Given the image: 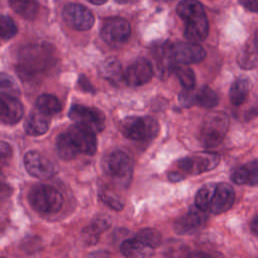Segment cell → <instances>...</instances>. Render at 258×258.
I'll return each instance as SVG.
<instances>
[{
	"label": "cell",
	"instance_id": "8",
	"mask_svg": "<svg viewBox=\"0 0 258 258\" xmlns=\"http://www.w3.org/2000/svg\"><path fill=\"white\" fill-rule=\"evenodd\" d=\"M69 117L79 125H83L95 131L101 132L105 128V115L94 107L85 105H73L69 111Z\"/></svg>",
	"mask_w": 258,
	"mask_h": 258
},
{
	"label": "cell",
	"instance_id": "38",
	"mask_svg": "<svg viewBox=\"0 0 258 258\" xmlns=\"http://www.w3.org/2000/svg\"><path fill=\"white\" fill-rule=\"evenodd\" d=\"M250 229H251V231H252L253 234L258 235V215L255 216V217L253 218V220L251 221Z\"/></svg>",
	"mask_w": 258,
	"mask_h": 258
},
{
	"label": "cell",
	"instance_id": "39",
	"mask_svg": "<svg viewBox=\"0 0 258 258\" xmlns=\"http://www.w3.org/2000/svg\"><path fill=\"white\" fill-rule=\"evenodd\" d=\"M183 177H184V175L181 174V173H179V172H177V171H175V172H170L169 175H168V178H169L170 180H172V181H178V180L182 179Z\"/></svg>",
	"mask_w": 258,
	"mask_h": 258
},
{
	"label": "cell",
	"instance_id": "7",
	"mask_svg": "<svg viewBox=\"0 0 258 258\" xmlns=\"http://www.w3.org/2000/svg\"><path fill=\"white\" fill-rule=\"evenodd\" d=\"M220 162V155L216 152H200L181 158L177 167L183 173L197 175L214 169Z\"/></svg>",
	"mask_w": 258,
	"mask_h": 258
},
{
	"label": "cell",
	"instance_id": "6",
	"mask_svg": "<svg viewBox=\"0 0 258 258\" xmlns=\"http://www.w3.org/2000/svg\"><path fill=\"white\" fill-rule=\"evenodd\" d=\"M102 168L105 175L115 182L125 185L131 177L132 161L124 151L115 150L103 158Z\"/></svg>",
	"mask_w": 258,
	"mask_h": 258
},
{
	"label": "cell",
	"instance_id": "29",
	"mask_svg": "<svg viewBox=\"0 0 258 258\" xmlns=\"http://www.w3.org/2000/svg\"><path fill=\"white\" fill-rule=\"evenodd\" d=\"M136 238L141 241L144 245L150 247V248H156L160 246L161 244V234L152 228H146L142 229L137 233Z\"/></svg>",
	"mask_w": 258,
	"mask_h": 258
},
{
	"label": "cell",
	"instance_id": "42",
	"mask_svg": "<svg viewBox=\"0 0 258 258\" xmlns=\"http://www.w3.org/2000/svg\"><path fill=\"white\" fill-rule=\"evenodd\" d=\"M117 2H119V3H129V2H131L132 0H116Z\"/></svg>",
	"mask_w": 258,
	"mask_h": 258
},
{
	"label": "cell",
	"instance_id": "9",
	"mask_svg": "<svg viewBox=\"0 0 258 258\" xmlns=\"http://www.w3.org/2000/svg\"><path fill=\"white\" fill-rule=\"evenodd\" d=\"M130 33V24L121 17H112L105 20L101 28L102 39L114 47L125 43L129 39Z\"/></svg>",
	"mask_w": 258,
	"mask_h": 258
},
{
	"label": "cell",
	"instance_id": "22",
	"mask_svg": "<svg viewBox=\"0 0 258 258\" xmlns=\"http://www.w3.org/2000/svg\"><path fill=\"white\" fill-rule=\"evenodd\" d=\"M251 89V83L248 78L240 77L237 78L229 91V98L233 105L240 106L242 105L248 98L249 92Z\"/></svg>",
	"mask_w": 258,
	"mask_h": 258
},
{
	"label": "cell",
	"instance_id": "12",
	"mask_svg": "<svg viewBox=\"0 0 258 258\" xmlns=\"http://www.w3.org/2000/svg\"><path fill=\"white\" fill-rule=\"evenodd\" d=\"M68 134L72 138L79 152L93 155L97 150L96 132L83 125L75 124L68 130Z\"/></svg>",
	"mask_w": 258,
	"mask_h": 258
},
{
	"label": "cell",
	"instance_id": "5",
	"mask_svg": "<svg viewBox=\"0 0 258 258\" xmlns=\"http://www.w3.org/2000/svg\"><path fill=\"white\" fill-rule=\"evenodd\" d=\"M158 131V122L149 116H129L120 122V132L131 140L152 139Z\"/></svg>",
	"mask_w": 258,
	"mask_h": 258
},
{
	"label": "cell",
	"instance_id": "2",
	"mask_svg": "<svg viewBox=\"0 0 258 258\" xmlns=\"http://www.w3.org/2000/svg\"><path fill=\"white\" fill-rule=\"evenodd\" d=\"M176 13L184 21L183 34L187 40L200 42L207 38L209 22L205 9L198 0H181Z\"/></svg>",
	"mask_w": 258,
	"mask_h": 258
},
{
	"label": "cell",
	"instance_id": "3",
	"mask_svg": "<svg viewBox=\"0 0 258 258\" xmlns=\"http://www.w3.org/2000/svg\"><path fill=\"white\" fill-rule=\"evenodd\" d=\"M28 202L40 214H55L62 206V197L54 186L39 183L30 188Z\"/></svg>",
	"mask_w": 258,
	"mask_h": 258
},
{
	"label": "cell",
	"instance_id": "37",
	"mask_svg": "<svg viewBox=\"0 0 258 258\" xmlns=\"http://www.w3.org/2000/svg\"><path fill=\"white\" fill-rule=\"evenodd\" d=\"M1 155H2V159H4L5 156L11 155V148H10L9 144H7L5 142L1 143Z\"/></svg>",
	"mask_w": 258,
	"mask_h": 258
},
{
	"label": "cell",
	"instance_id": "41",
	"mask_svg": "<svg viewBox=\"0 0 258 258\" xmlns=\"http://www.w3.org/2000/svg\"><path fill=\"white\" fill-rule=\"evenodd\" d=\"M88 1H90L92 4H95V5H102L108 0H88Z\"/></svg>",
	"mask_w": 258,
	"mask_h": 258
},
{
	"label": "cell",
	"instance_id": "43",
	"mask_svg": "<svg viewBox=\"0 0 258 258\" xmlns=\"http://www.w3.org/2000/svg\"><path fill=\"white\" fill-rule=\"evenodd\" d=\"M156 1H161V2H168V1H172V0H156Z\"/></svg>",
	"mask_w": 258,
	"mask_h": 258
},
{
	"label": "cell",
	"instance_id": "35",
	"mask_svg": "<svg viewBox=\"0 0 258 258\" xmlns=\"http://www.w3.org/2000/svg\"><path fill=\"white\" fill-rule=\"evenodd\" d=\"M246 9L252 12L258 11V0H238Z\"/></svg>",
	"mask_w": 258,
	"mask_h": 258
},
{
	"label": "cell",
	"instance_id": "1",
	"mask_svg": "<svg viewBox=\"0 0 258 258\" xmlns=\"http://www.w3.org/2000/svg\"><path fill=\"white\" fill-rule=\"evenodd\" d=\"M52 47L45 43L31 44L20 51L17 61V72L25 81H32L46 73L54 63Z\"/></svg>",
	"mask_w": 258,
	"mask_h": 258
},
{
	"label": "cell",
	"instance_id": "19",
	"mask_svg": "<svg viewBox=\"0 0 258 258\" xmlns=\"http://www.w3.org/2000/svg\"><path fill=\"white\" fill-rule=\"evenodd\" d=\"M231 178L237 184L258 186V160L239 166L233 171Z\"/></svg>",
	"mask_w": 258,
	"mask_h": 258
},
{
	"label": "cell",
	"instance_id": "26",
	"mask_svg": "<svg viewBox=\"0 0 258 258\" xmlns=\"http://www.w3.org/2000/svg\"><path fill=\"white\" fill-rule=\"evenodd\" d=\"M36 108L45 115L51 116L61 111V103L55 96L43 94L37 98Z\"/></svg>",
	"mask_w": 258,
	"mask_h": 258
},
{
	"label": "cell",
	"instance_id": "32",
	"mask_svg": "<svg viewBox=\"0 0 258 258\" xmlns=\"http://www.w3.org/2000/svg\"><path fill=\"white\" fill-rule=\"evenodd\" d=\"M0 25H1V38L3 40H8L17 33L16 24L8 16H5V15L1 16Z\"/></svg>",
	"mask_w": 258,
	"mask_h": 258
},
{
	"label": "cell",
	"instance_id": "23",
	"mask_svg": "<svg viewBox=\"0 0 258 258\" xmlns=\"http://www.w3.org/2000/svg\"><path fill=\"white\" fill-rule=\"evenodd\" d=\"M121 253L126 257H147L152 255V248L144 245L137 238L127 239L120 246Z\"/></svg>",
	"mask_w": 258,
	"mask_h": 258
},
{
	"label": "cell",
	"instance_id": "33",
	"mask_svg": "<svg viewBox=\"0 0 258 258\" xmlns=\"http://www.w3.org/2000/svg\"><path fill=\"white\" fill-rule=\"evenodd\" d=\"M100 198L103 201L104 204H106L108 207L116 210V211H121L123 209V202L113 192L104 189L100 191Z\"/></svg>",
	"mask_w": 258,
	"mask_h": 258
},
{
	"label": "cell",
	"instance_id": "14",
	"mask_svg": "<svg viewBox=\"0 0 258 258\" xmlns=\"http://www.w3.org/2000/svg\"><path fill=\"white\" fill-rule=\"evenodd\" d=\"M152 55L155 62V73L159 79H166L174 72L176 61L171 52V43L164 42L154 47Z\"/></svg>",
	"mask_w": 258,
	"mask_h": 258
},
{
	"label": "cell",
	"instance_id": "30",
	"mask_svg": "<svg viewBox=\"0 0 258 258\" xmlns=\"http://www.w3.org/2000/svg\"><path fill=\"white\" fill-rule=\"evenodd\" d=\"M174 73H175L177 79L179 80V83L181 84V86L184 89L191 90V89L195 88L196 77H195V74H194V72L190 68L181 63V64L176 66V68L174 70Z\"/></svg>",
	"mask_w": 258,
	"mask_h": 258
},
{
	"label": "cell",
	"instance_id": "17",
	"mask_svg": "<svg viewBox=\"0 0 258 258\" xmlns=\"http://www.w3.org/2000/svg\"><path fill=\"white\" fill-rule=\"evenodd\" d=\"M207 222V216L204 211L189 210L187 213L177 218L174 223V230L179 235H191L200 231Z\"/></svg>",
	"mask_w": 258,
	"mask_h": 258
},
{
	"label": "cell",
	"instance_id": "4",
	"mask_svg": "<svg viewBox=\"0 0 258 258\" xmlns=\"http://www.w3.org/2000/svg\"><path fill=\"white\" fill-rule=\"evenodd\" d=\"M229 128V117L224 112H212L203 120L200 137L208 148L218 146L226 136Z\"/></svg>",
	"mask_w": 258,
	"mask_h": 258
},
{
	"label": "cell",
	"instance_id": "31",
	"mask_svg": "<svg viewBox=\"0 0 258 258\" xmlns=\"http://www.w3.org/2000/svg\"><path fill=\"white\" fill-rule=\"evenodd\" d=\"M0 84H1L0 85L1 94L15 96V97H18L20 95V91L16 82L9 75L2 73L0 77Z\"/></svg>",
	"mask_w": 258,
	"mask_h": 258
},
{
	"label": "cell",
	"instance_id": "15",
	"mask_svg": "<svg viewBox=\"0 0 258 258\" xmlns=\"http://www.w3.org/2000/svg\"><path fill=\"white\" fill-rule=\"evenodd\" d=\"M153 68L150 61L144 57L136 59L125 72V84L130 87H139L150 81L153 76Z\"/></svg>",
	"mask_w": 258,
	"mask_h": 258
},
{
	"label": "cell",
	"instance_id": "16",
	"mask_svg": "<svg viewBox=\"0 0 258 258\" xmlns=\"http://www.w3.org/2000/svg\"><path fill=\"white\" fill-rule=\"evenodd\" d=\"M235 200L233 187L226 182L216 183L208 212L214 215H220L231 209Z\"/></svg>",
	"mask_w": 258,
	"mask_h": 258
},
{
	"label": "cell",
	"instance_id": "13",
	"mask_svg": "<svg viewBox=\"0 0 258 258\" xmlns=\"http://www.w3.org/2000/svg\"><path fill=\"white\" fill-rule=\"evenodd\" d=\"M171 52L177 63H197L205 59L207 53L198 42L171 43Z\"/></svg>",
	"mask_w": 258,
	"mask_h": 258
},
{
	"label": "cell",
	"instance_id": "28",
	"mask_svg": "<svg viewBox=\"0 0 258 258\" xmlns=\"http://www.w3.org/2000/svg\"><path fill=\"white\" fill-rule=\"evenodd\" d=\"M215 187H216V183H208V184H205L204 186H202L198 190L196 198H195V203H196L197 208H199L200 210H202L204 212H208Z\"/></svg>",
	"mask_w": 258,
	"mask_h": 258
},
{
	"label": "cell",
	"instance_id": "18",
	"mask_svg": "<svg viewBox=\"0 0 258 258\" xmlns=\"http://www.w3.org/2000/svg\"><path fill=\"white\" fill-rule=\"evenodd\" d=\"M24 109L21 102L15 96H0V119L4 124H15L23 116Z\"/></svg>",
	"mask_w": 258,
	"mask_h": 258
},
{
	"label": "cell",
	"instance_id": "10",
	"mask_svg": "<svg viewBox=\"0 0 258 258\" xmlns=\"http://www.w3.org/2000/svg\"><path fill=\"white\" fill-rule=\"evenodd\" d=\"M62 18L64 22L76 30H89L95 23L91 10L78 3H69L63 7Z\"/></svg>",
	"mask_w": 258,
	"mask_h": 258
},
{
	"label": "cell",
	"instance_id": "27",
	"mask_svg": "<svg viewBox=\"0 0 258 258\" xmlns=\"http://www.w3.org/2000/svg\"><path fill=\"white\" fill-rule=\"evenodd\" d=\"M195 104H198L204 108H213L219 102V97L217 93L210 87L204 86L198 91H194Z\"/></svg>",
	"mask_w": 258,
	"mask_h": 258
},
{
	"label": "cell",
	"instance_id": "24",
	"mask_svg": "<svg viewBox=\"0 0 258 258\" xmlns=\"http://www.w3.org/2000/svg\"><path fill=\"white\" fill-rule=\"evenodd\" d=\"M55 149L57 155L62 160H72L77 156L78 153H80L68 132L58 135L55 142Z\"/></svg>",
	"mask_w": 258,
	"mask_h": 258
},
{
	"label": "cell",
	"instance_id": "40",
	"mask_svg": "<svg viewBox=\"0 0 258 258\" xmlns=\"http://www.w3.org/2000/svg\"><path fill=\"white\" fill-rule=\"evenodd\" d=\"M254 46H255L256 52L258 53V29L255 31V34H254Z\"/></svg>",
	"mask_w": 258,
	"mask_h": 258
},
{
	"label": "cell",
	"instance_id": "36",
	"mask_svg": "<svg viewBox=\"0 0 258 258\" xmlns=\"http://www.w3.org/2000/svg\"><path fill=\"white\" fill-rule=\"evenodd\" d=\"M79 86L80 88L83 90V91H86V92H94V88L91 86L90 82L85 78V76H81L80 79H79Z\"/></svg>",
	"mask_w": 258,
	"mask_h": 258
},
{
	"label": "cell",
	"instance_id": "25",
	"mask_svg": "<svg viewBox=\"0 0 258 258\" xmlns=\"http://www.w3.org/2000/svg\"><path fill=\"white\" fill-rule=\"evenodd\" d=\"M8 2L17 14L26 19H33L37 14V0H8Z\"/></svg>",
	"mask_w": 258,
	"mask_h": 258
},
{
	"label": "cell",
	"instance_id": "11",
	"mask_svg": "<svg viewBox=\"0 0 258 258\" xmlns=\"http://www.w3.org/2000/svg\"><path fill=\"white\" fill-rule=\"evenodd\" d=\"M23 163L30 175L40 179L50 178L56 172L53 163L38 151H28L23 157Z\"/></svg>",
	"mask_w": 258,
	"mask_h": 258
},
{
	"label": "cell",
	"instance_id": "34",
	"mask_svg": "<svg viewBox=\"0 0 258 258\" xmlns=\"http://www.w3.org/2000/svg\"><path fill=\"white\" fill-rule=\"evenodd\" d=\"M110 225H111V221H110L109 217H107V216H98L94 219V221L91 223V225L89 227L93 231H95L96 233H98L100 235V233L107 230L110 227Z\"/></svg>",
	"mask_w": 258,
	"mask_h": 258
},
{
	"label": "cell",
	"instance_id": "21",
	"mask_svg": "<svg viewBox=\"0 0 258 258\" xmlns=\"http://www.w3.org/2000/svg\"><path fill=\"white\" fill-rule=\"evenodd\" d=\"M100 75L114 86H120L125 83V73L118 59L109 57L105 59L99 67Z\"/></svg>",
	"mask_w": 258,
	"mask_h": 258
},
{
	"label": "cell",
	"instance_id": "20",
	"mask_svg": "<svg viewBox=\"0 0 258 258\" xmlns=\"http://www.w3.org/2000/svg\"><path fill=\"white\" fill-rule=\"evenodd\" d=\"M49 118L38 109L29 113L24 121V130L28 135L40 136L49 128Z\"/></svg>",
	"mask_w": 258,
	"mask_h": 258
}]
</instances>
